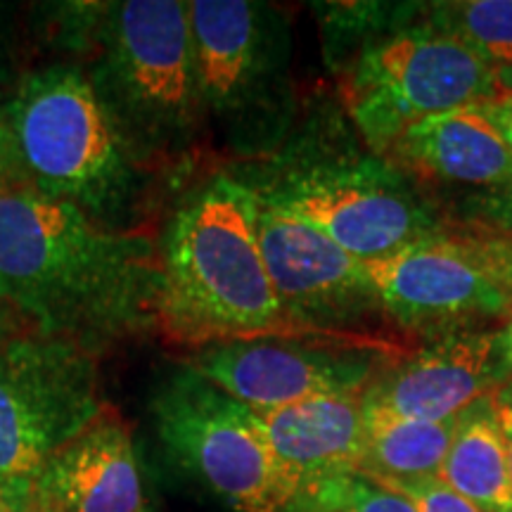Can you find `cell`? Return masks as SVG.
Listing matches in <instances>:
<instances>
[{
	"label": "cell",
	"mask_w": 512,
	"mask_h": 512,
	"mask_svg": "<svg viewBox=\"0 0 512 512\" xmlns=\"http://www.w3.org/2000/svg\"><path fill=\"white\" fill-rule=\"evenodd\" d=\"M157 247L31 188L0 195V302L83 349L150 325Z\"/></svg>",
	"instance_id": "obj_1"
},
{
	"label": "cell",
	"mask_w": 512,
	"mask_h": 512,
	"mask_svg": "<svg viewBox=\"0 0 512 512\" xmlns=\"http://www.w3.org/2000/svg\"><path fill=\"white\" fill-rule=\"evenodd\" d=\"M259 192L216 176L176 211L157 249L150 325L190 351L313 337L287 316L261 254Z\"/></svg>",
	"instance_id": "obj_2"
},
{
	"label": "cell",
	"mask_w": 512,
	"mask_h": 512,
	"mask_svg": "<svg viewBox=\"0 0 512 512\" xmlns=\"http://www.w3.org/2000/svg\"><path fill=\"white\" fill-rule=\"evenodd\" d=\"M0 119L24 188L128 230L121 216L136 204L143 164L79 67L55 64L29 74Z\"/></svg>",
	"instance_id": "obj_3"
},
{
	"label": "cell",
	"mask_w": 512,
	"mask_h": 512,
	"mask_svg": "<svg viewBox=\"0 0 512 512\" xmlns=\"http://www.w3.org/2000/svg\"><path fill=\"white\" fill-rule=\"evenodd\" d=\"M100 55L88 79L140 164L169 155L202 110L188 3L124 0L105 5Z\"/></svg>",
	"instance_id": "obj_4"
},
{
	"label": "cell",
	"mask_w": 512,
	"mask_h": 512,
	"mask_svg": "<svg viewBox=\"0 0 512 512\" xmlns=\"http://www.w3.org/2000/svg\"><path fill=\"white\" fill-rule=\"evenodd\" d=\"M366 271L380 309L411 330L446 337L512 316V230L437 221Z\"/></svg>",
	"instance_id": "obj_5"
},
{
	"label": "cell",
	"mask_w": 512,
	"mask_h": 512,
	"mask_svg": "<svg viewBox=\"0 0 512 512\" xmlns=\"http://www.w3.org/2000/svg\"><path fill=\"white\" fill-rule=\"evenodd\" d=\"M105 406L91 349L43 335L0 344V489L17 510L48 460Z\"/></svg>",
	"instance_id": "obj_6"
},
{
	"label": "cell",
	"mask_w": 512,
	"mask_h": 512,
	"mask_svg": "<svg viewBox=\"0 0 512 512\" xmlns=\"http://www.w3.org/2000/svg\"><path fill=\"white\" fill-rule=\"evenodd\" d=\"M501 93L482 55L427 27L382 38L356 57L342 83L351 119L380 155L418 121L482 107Z\"/></svg>",
	"instance_id": "obj_7"
},
{
	"label": "cell",
	"mask_w": 512,
	"mask_h": 512,
	"mask_svg": "<svg viewBox=\"0 0 512 512\" xmlns=\"http://www.w3.org/2000/svg\"><path fill=\"white\" fill-rule=\"evenodd\" d=\"M157 434L178 465L235 512H292V496L259 413L181 370L152 401Z\"/></svg>",
	"instance_id": "obj_8"
},
{
	"label": "cell",
	"mask_w": 512,
	"mask_h": 512,
	"mask_svg": "<svg viewBox=\"0 0 512 512\" xmlns=\"http://www.w3.org/2000/svg\"><path fill=\"white\" fill-rule=\"evenodd\" d=\"M261 195L361 261L384 259L437 226L408 192L366 166H311Z\"/></svg>",
	"instance_id": "obj_9"
},
{
	"label": "cell",
	"mask_w": 512,
	"mask_h": 512,
	"mask_svg": "<svg viewBox=\"0 0 512 512\" xmlns=\"http://www.w3.org/2000/svg\"><path fill=\"white\" fill-rule=\"evenodd\" d=\"M256 233L275 294L287 316L313 337L366 349V339L330 325L347 313L380 306L366 261L351 256L290 211L268 202L261 192Z\"/></svg>",
	"instance_id": "obj_10"
},
{
	"label": "cell",
	"mask_w": 512,
	"mask_h": 512,
	"mask_svg": "<svg viewBox=\"0 0 512 512\" xmlns=\"http://www.w3.org/2000/svg\"><path fill=\"white\" fill-rule=\"evenodd\" d=\"M380 349L306 347L292 339H249L195 349L185 368L254 413L328 394L366 392L380 375Z\"/></svg>",
	"instance_id": "obj_11"
},
{
	"label": "cell",
	"mask_w": 512,
	"mask_h": 512,
	"mask_svg": "<svg viewBox=\"0 0 512 512\" xmlns=\"http://www.w3.org/2000/svg\"><path fill=\"white\" fill-rule=\"evenodd\" d=\"M292 496V512H328L361 475L363 392L328 394L259 413Z\"/></svg>",
	"instance_id": "obj_12"
},
{
	"label": "cell",
	"mask_w": 512,
	"mask_h": 512,
	"mask_svg": "<svg viewBox=\"0 0 512 512\" xmlns=\"http://www.w3.org/2000/svg\"><path fill=\"white\" fill-rule=\"evenodd\" d=\"M501 330L437 337L430 347L380 375L363 392L368 411L411 420H446L489 396L512 373ZM510 368V366H508Z\"/></svg>",
	"instance_id": "obj_13"
},
{
	"label": "cell",
	"mask_w": 512,
	"mask_h": 512,
	"mask_svg": "<svg viewBox=\"0 0 512 512\" xmlns=\"http://www.w3.org/2000/svg\"><path fill=\"white\" fill-rule=\"evenodd\" d=\"M143 501L131 427L105 406L48 460L24 503L46 512H138Z\"/></svg>",
	"instance_id": "obj_14"
},
{
	"label": "cell",
	"mask_w": 512,
	"mask_h": 512,
	"mask_svg": "<svg viewBox=\"0 0 512 512\" xmlns=\"http://www.w3.org/2000/svg\"><path fill=\"white\" fill-rule=\"evenodd\" d=\"M384 159L413 176L465 185H512V152L479 107L418 121Z\"/></svg>",
	"instance_id": "obj_15"
},
{
	"label": "cell",
	"mask_w": 512,
	"mask_h": 512,
	"mask_svg": "<svg viewBox=\"0 0 512 512\" xmlns=\"http://www.w3.org/2000/svg\"><path fill=\"white\" fill-rule=\"evenodd\" d=\"M192 57L204 107L228 112L252 91L261 62V27L245 0L188 3Z\"/></svg>",
	"instance_id": "obj_16"
},
{
	"label": "cell",
	"mask_w": 512,
	"mask_h": 512,
	"mask_svg": "<svg viewBox=\"0 0 512 512\" xmlns=\"http://www.w3.org/2000/svg\"><path fill=\"white\" fill-rule=\"evenodd\" d=\"M491 394L463 411L439 479L479 512H512L508 453Z\"/></svg>",
	"instance_id": "obj_17"
},
{
	"label": "cell",
	"mask_w": 512,
	"mask_h": 512,
	"mask_svg": "<svg viewBox=\"0 0 512 512\" xmlns=\"http://www.w3.org/2000/svg\"><path fill=\"white\" fill-rule=\"evenodd\" d=\"M463 413L446 420H411L366 408L361 475L377 484H411L439 477Z\"/></svg>",
	"instance_id": "obj_18"
},
{
	"label": "cell",
	"mask_w": 512,
	"mask_h": 512,
	"mask_svg": "<svg viewBox=\"0 0 512 512\" xmlns=\"http://www.w3.org/2000/svg\"><path fill=\"white\" fill-rule=\"evenodd\" d=\"M422 27L458 38L482 55L498 74L512 69V0L432 3Z\"/></svg>",
	"instance_id": "obj_19"
},
{
	"label": "cell",
	"mask_w": 512,
	"mask_h": 512,
	"mask_svg": "<svg viewBox=\"0 0 512 512\" xmlns=\"http://www.w3.org/2000/svg\"><path fill=\"white\" fill-rule=\"evenodd\" d=\"M328 512H420L415 505L389 486L358 475L342 498Z\"/></svg>",
	"instance_id": "obj_20"
},
{
	"label": "cell",
	"mask_w": 512,
	"mask_h": 512,
	"mask_svg": "<svg viewBox=\"0 0 512 512\" xmlns=\"http://www.w3.org/2000/svg\"><path fill=\"white\" fill-rule=\"evenodd\" d=\"M384 486H389V489L399 491L401 496H406L420 512H479L475 505L467 503L463 496H458L456 491L448 489L439 477L422 479V482H411V484H384Z\"/></svg>",
	"instance_id": "obj_21"
},
{
	"label": "cell",
	"mask_w": 512,
	"mask_h": 512,
	"mask_svg": "<svg viewBox=\"0 0 512 512\" xmlns=\"http://www.w3.org/2000/svg\"><path fill=\"white\" fill-rule=\"evenodd\" d=\"M494 401V411L501 422V432L505 439V453H508V467H510V479H512V375L508 380H503L491 394Z\"/></svg>",
	"instance_id": "obj_22"
},
{
	"label": "cell",
	"mask_w": 512,
	"mask_h": 512,
	"mask_svg": "<svg viewBox=\"0 0 512 512\" xmlns=\"http://www.w3.org/2000/svg\"><path fill=\"white\" fill-rule=\"evenodd\" d=\"M484 112V117L494 124V128L501 133L503 143L508 145L512 152V95L501 93L496 100L486 102V105L479 107Z\"/></svg>",
	"instance_id": "obj_23"
},
{
	"label": "cell",
	"mask_w": 512,
	"mask_h": 512,
	"mask_svg": "<svg viewBox=\"0 0 512 512\" xmlns=\"http://www.w3.org/2000/svg\"><path fill=\"white\" fill-rule=\"evenodd\" d=\"M17 188H24V185H22V178H19L15 155H12L10 136L8 131H5L3 119H0V195Z\"/></svg>",
	"instance_id": "obj_24"
},
{
	"label": "cell",
	"mask_w": 512,
	"mask_h": 512,
	"mask_svg": "<svg viewBox=\"0 0 512 512\" xmlns=\"http://www.w3.org/2000/svg\"><path fill=\"white\" fill-rule=\"evenodd\" d=\"M503 335V351H505V358H508V366L512 370V316L508 318V325L501 330Z\"/></svg>",
	"instance_id": "obj_25"
},
{
	"label": "cell",
	"mask_w": 512,
	"mask_h": 512,
	"mask_svg": "<svg viewBox=\"0 0 512 512\" xmlns=\"http://www.w3.org/2000/svg\"><path fill=\"white\" fill-rule=\"evenodd\" d=\"M498 79H501V91L512 95V69H510V72L498 74Z\"/></svg>",
	"instance_id": "obj_26"
},
{
	"label": "cell",
	"mask_w": 512,
	"mask_h": 512,
	"mask_svg": "<svg viewBox=\"0 0 512 512\" xmlns=\"http://www.w3.org/2000/svg\"><path fill=\"white\" fill-rule=\"evenodd\" d=\"M0 512H19L15 505L10 503V498L3 494V489H0Z\"/></svg>",
	"instance_id": "obj_27"
},
{
	"label": "cell",
	"mask_w": 512,
	"mask_h": 512,
	"mask_svg": "<svg viewBox=\"0 0 512 512\" xmlns=\"http://www.w3.org/2000/svg\"><path fill=\"white\" fill-rule=\"evenodd\" d=\"M19 512H46V510H41V508H38V505H34V503H24L22 510H19Z\"/></svg>",
	"instance_id": "obj_28"
},
{
	"label": "cell",
	"mask_w": 512,
	"mask_h": 512,
	"mask_svg": "<svg viewBox=\"0 0 512 512\" xmlns=\"http://www.w3.org/2000/svg\"><path fill=\"white\" fill-rule=\"evenodd\" d=\"M138 512H159L157 508H155V505H152L150 501H147V498H145V501H143V505H140V510Z\"/></svg>",
	"instance_id": "obj_29"
}]
</instances>
